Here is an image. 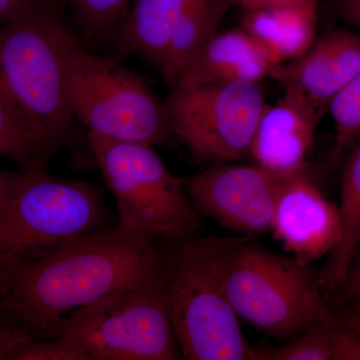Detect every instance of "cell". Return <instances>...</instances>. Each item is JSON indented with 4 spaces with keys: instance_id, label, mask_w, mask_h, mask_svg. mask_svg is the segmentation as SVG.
<instances>
[{
    "instance_id": "cell-1",
    "label": "cell",
    "mask_w": 360,
    "mask_h": 360,
    "mask_svg": "<svg viewBox=\"0 0 360 360\" xmlns=\"http://www.w3.org/2000/svg\"><path fill=\"white\" fill-rule=\"evenodd\" d=\"M165 262L158 241L116 224L0 274V314L32 340H53L77 309L116 290L165 278Z\"/></svg>"
},
{
    "instance_id": "cell-2",
    "label": "cell",
    "mask_w": 360,
    "mask_h": 360,
    "mask_svg": "<svg viewBox=\"0 0 360 360\" xmlns=\"http://www.w3.org/2000/svg\"><path fill=\"white\" fill-rule=\"evenodd\" d=\"M63 20L49 0L0 26V96L22 123L40 168L70 142L75 118L59 44Z\"/></svg>"
},
{
    "instance_id": "cell-3",
    "label": "cell",
    "mask_w": 360,
    "mask_h": 360,
    "mask_svg": "<svg viewBox=\"0 0 360 360\" xmlns=\"http://www.w3.org/2000/svg\"><path fill=\"white\" fill-rule=\"evenodd\" d=\"M245 238L191 236L165 251L168 304L184 359L257 360L225 290L227 264Z\"/></svg>"
},
{
    "instance_id": "cell-4",
    "label": "cell",
    "mask_w": 360,
    "mask_h": 360,
    "mask_svg": "<svg viewBox=\"0 0 360 360\" xmlns=\"http://www.w3.org/2000/svg\"><path fill=\"white\" fill-rule=\"evenodd\" d=\"M108 227L103 194L89 182L56 177L47 168L8 172L0 205V274Z\"/></svg>"
},
{
    "instance_id": "cell-5",
    "label": "cell",
    "mask_w": 360,
    "mask_h": 360,
    "mask_svg": "<svg viewBox=\"0 0 360 360\" xmlns=\"http://www.w3.org/2000/svg\"><path fill=\"white\" fill-rule=\"evenodd\" d=\"M59 44L73 115L89 132L153 148L177 141L165 101L143 78L115 59L86 51L65 20Z\"/></svg>"
},
{
    "instance_id": "cell-6",
    "label": "cell",
    "mask_w": 360,
    "mask_h": 360,
    "mask_svg": "<svg viewBox=\"0 0 360 360\" xmlns=\"http://www.w3.org/2000/svg\"><path fill=\"white\" fill-rule=\"evenodd\" d=\"M225 290L238 317L276 340L335 321L321 292L319 271L248 238L229 259Z\"/></svg>"
},
{
    "instance_id": "cell-7",
    "label": "cell",
    "mask_w": 360,
    "mask_h": 360,
    "mask_svg": "<svg viewBox=\"0 0 360 360\" xmlns=\"http://www.w3.org/2000/svg\"><path fill=\"white\" fill-rule=\"evenodd\" d=\"M87 141L104 184L115 198L117 225L169 243L191 238L201 214L184 180L172 174L153 146L87 132Z\"/></svg>"
},
{
    "instance_id": "cell-8",
    "label": "cell",
    "mask_w": 360,
    "mask_h": 360,
    "mask_svg": "<svg viewBox=\"0 0 360 360\" xmlns=\"http://www.w3.org/2000/svg\"><path fill=\"white\" fill-rule=\"evenodd\" d=\"M58 338L77 341L90 360L184 359L165 278L116 290L68 315Z\"/></svg>"
},
{
    "instance_id": "cell-9",
    "label": "cell",
    "mask_w": 360,
    "mask_h": 360,
    "mask_svg": "<svg viewBox=\"0 0 360 360\" xmlns=\"http://www.w3.org/2000/svg\"><path fill=\"white\" fill-rule=\"evenodd\" d=\"M165 101L177 141L217 163L250 156L267 104L260 82L172 87Z\"/></svg>"
},
{
    "instance_id": "cell-10",
    "label": "cell",
    "mask_w": 360,
    "mask_h": 360,
    "mask_svg": "<svg viewBox=\"0 0 360 360\" xmlns=\"http://www.w3.org/2000/svg\"><path fill=\"white\" fill-rule=\"evenodd\" d=\"M288 176L258 165L219 162L184 184L201 215L231 231L255 234L271 229L277 198Z\"/></svg>"
},
{
    "instance_id": "cell-11",
    "label": "cell",
    "mask_w": 360,
    "mask_h": 360,
    "mask_svg": "<svg viewBox=\"0 0 360 360\" xmlns=\"http://www.w3.org/2000/svg\"><path fill=\"white\" fill-rule=\"evenodd\" d=\"M270 231L302 265L329 255L340 241L338 206L326 198L307 167L286 179Z\"/></svg>"
},
{
    "instance_id": "cell-12",
    "label": "cell",
    "mask_w": 360,
    "mask_h": 360,
    "mask_svg": "<svg viewBox=\"0 0 360 360\" xmlns=\"http://www.w3.org/2000/svg\"><path fill=\"white\" fill-rule=\"evenodd\" d=\"M321 115L302 91L285 87L276 103L266 104L258 122L250 153L255 165L285 176L307 168Z\"/></svg>"
},
{
    "instance_id": "cell-13",
    "label": "cell",
    "mask_w": 360,
    "mask_h": 360,
    "mask_svg": "<svg viewBox=\"0 0 360 360\" xmlns=\"http://www.w3.org/2000/svg\"><path fill=\"white\" fill-rule=\"evenodd\" d=\"M360 72V35L333 30L316 37L293 60L272 68L269 77L283 89L302 91L321 110Z\"/></svg>"
},
{
    "instance_id": "cell-14",
    "label": "cell",
    "mask_w": 360,
    "mask_h": 360,
    "mask_svg": "<svg viewBox=\"0 0 360 360\" xmlns=\"http://www.w3.org/2000/svg\"><path fill=\"white\" fill-rule=\"evenodd\" d=\"M276 63L243 27L217 33L186 65L172 87L229 82H262Z\"/></svg>"
},
{
    "instance_id": "cell-15",
    "label": "cell",
    "mask_w": 360,
    "mask_h": 360,
    "mask_svg": "<svg viewBox=\"0 0 360 360\" xmlns=\"http://www.w3.org/2000/svg\"><path fill=\"white\" fill-rule=\"evenodd\" d=\"M317 4L295 1L246 11L241 27L276 65L304 53L316 39Z\"/></svg>"
},
{
    "instance_id": "cell-16",
    "label": "cell",
    "mask_w": 360,
    "mask_h": 360,
    "mask_svg": "<svg viewBox=\"0 0 360 360\" xmlns=\"http://www.w3.org/2000/svg\"><path fill=\"white\" fill-rule=\"evenodd\" d=\"M193 0H135L113 39L118 56H136L161 72L176 21Z\"/></svg>"
},
{
    "instance_id": "cell-17",
    "label": "cell",
    "mask_w": 360,
    "mask_h": 360,
    "mask_svg": "<svg viewBox=\"0 0 360 360\" xmlns=\"http://www.w3.org/2000/svg\"><path fill=\"white\" fill-rule=\"evenodd\" d=\"M338 208L340 239L319 271L321 292L328 302L345 283L360 248V139L348 151Z\"/></svg>"
},
{
    "instance_id": "cell-18",
    "label": "cell",
    "mask_w": 360,
    "mask_h": 360,
    "mask_svg": "<svg viewBox=\"0 0 360 360\" xmlns=\"http://www.w3.org/2000/svg\"><path fill=\"white\" fill-rule=\"evenodd\" d=\"M236 0H193L175 23L160 75L170 85L184 66L219 33Z\"/></svg>"
},
{
    "instance_id": "cell-19",
    "label": "cell",
    "mask_w": 360,
    "mask_h": 360,
    "mask_svg": "<svg viewBox=\"0 0 360 360\" xmlns=\"http://www.w3.org/2000/svg\"><path fill=\"white\" fill-rule=\"evenodd\" d=\"M84 39L111 41L127 13L129 0H61Z\"/></svg>"
},
{
    "instance_id": "cell-20",
    "label": "cell",
    "mask_w": 360,
    "mask_h": 360,
    "mask_svg": "<svg viewBox=\"0 0 360 360\" xmlns=\"http://www.w3.org/2000/svg\"><path fill=\"white\" fill-rule=\"evenodd\" d=\"M335 127V161L348 153L360 139V72L328 104Z\"/></svg>"
},
{
    "instance_id": "cell-21",
    "label": "cell",
    "mask_w": 360,
    "mask_h": 360,
    "mask_svg": "<svg viewBox=\"0 0 360 360\" xmlns=\"http://www.w3.org/2000/svg\"><path fill=\"white\" fill-rule=\"evenodd\" d=\"M335 322L312 326L279 347H255V357L257 360H331V326Z\"/></svg>"
},
{
    "instance_id": "cell-22",
    "label": "cell",
    "mask_w": 360,
    "mask_h": 360,
    "mask_svg": "<svg viewBox=\"0 0 360 360\" xmlns=\"http://www.w3.org/2000/svg\"><path fill=\"white\" fill-rule=\"evenodd\" d=\"M0 156L13 161L20 170L40 168L34 149L22 123L0 96Z\"/></svg>"
},
{
    "instance_id": "cell-23",
    "label": "cell",
    "mask_w": 360,
    "mask_h": 360,
    "mask_svg": "<svg viewBox=\"0 0 360 360\" xmlns=\"http://www.w3.org/2000/svg\"><path fill=\"white\" fill-rule=\"evenodd\" d=\"M11 360H90L84 348L68 338L30 340L18 348Z\"/></svg>"
},
{
    "instance_id": "cell-24",
    "label": "cell",
    "mask_w": 360,
    "mask_h": 360,
    "mask_svg": "<svg viewBox=\"0 0 360 360\" xmlns=\"http://www.w3.org/2000/svg\"><path fill=\"white\" fill-rule=\"evenodd\" d=\"M331 360H360V335L335 323L331 326Z\"/></svg>"
},
{
    "instance_id": "cell-25",
    "label": "cell",
    "mask_w": 360,
    "mask_h": 360,
    "mask_svg": "<svg viewBox=\"0 0 360 360\" xmlns=\"http://www.w3.org/2000/svg\"><path fill=\"white\" fill-rule=\"evenodd\" d=\"M359 300H360V248L354 264L348 271L345 283L338 292L328 300V305L333 312H335Z\"/></svg>"
},
{
    "instance_id": "cell-26",
    "label": "cell",
    "mask_w": 360,
    "mask_h": 360,
    "mask_svg": "<svg viewBox=\"0 0 360 360\" xmlns=\"http://www.w3.org/2000/svg\"><path fill=\"white\" fill-rule=\"evenodd\" d=\"M32 340L0 314V360H11L18 348Z\"/></svg>"
},
{
    "instance_id": "cell-27",
    "label": "cell",
    "mask_w": 360,
    "mask_h": 360,
    "mask_svg": "<svg viewBox=\"0 0 360 360\" xmlns=\"http://www.w3.org/2000/svg\"><path fill=\"white\" fill-rule=\"evenodd\" d=\"M49 0H0V26L44 6Z\"/></svg>"
},
{
    "instance_id": "cell-28",
    "label": "cell",
    "mask_w": 360,
    "mask_h": 360,
    "mask_svg": "<svg viewBox=\"0 0 360 360\" xmlns=\"http://www.w3.org/2000/svg\"><path fill=\"white\" fill-rule=\"evenodd\" d=\"M333 314H335L336 323L352 329L360 335V300L347 305Z\"/></svg>"
},
{
    "instance_id": "cell-29",
    "label": "cell",
    "mask_w": 360,
    "mask_h": 360,
    "mask_svg": "<svg viewBox=\"0 0 360 360\" xmlns=\"http://www.w3.org/2000/svg\"><path fill=\"white\" fill-rule=\"evenodd\" d=\"M341 18L360 28V0H336Z\"/></svg>"
},
{
    "instance_id": "cell-30",
    "label": "cell",
    "mask_w": 360,
    "mask_h": 360,
    "mask_svg": "<svg viewBox=\"0 0 360 360\" xmlns=\"http://www.w3.org/2000/svg\"><path fill=\"white\" fill-rule=\"evenodd\" d=\"M297 0H236V6H239L243 11L260 8V7L276 6V4L295 2Z\"/></svg>"
},
{
    "instance_id": "cell-31",
    "label": "cell",
    "mask_w": 360,
    "mask_h": 360,
    "mask_svg": "<svg viewBox=\"0 0 360 360\" xmlns=\"http://www.w3.org/2000/svg\"><path fill=\"white\" fill-rule=\"evenodd\" d=\"M7 180H8V172L0 170V205H1L4 193H6Z\"/></svg>"
}]
</instances>
